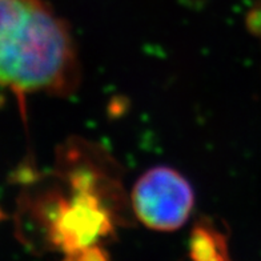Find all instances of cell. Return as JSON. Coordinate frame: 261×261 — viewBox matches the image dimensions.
<instances>
[{
	"instance_id": "cell-1",
	"label": "cell",
	"mask_w": 261,
	"mask_h": 261,
	"mask_svg": "<svg viewBox=\"0 0 261 261\" xmlns=\"http://www.w3.org/2000/svg\"><path fill=\"white\" fill-rule=\"evenodd\" d=\"M79 73L71 30L44 0H0V87L67 96Z\"/></svg>"
},
{
	"instance_id": "cell-2",
	"label": "cell",
	"mask_w": 261,
	"mask_h": 261,
	"mask_svg": "<svg viewBox=\"0 0 261 261\" xmlns=\"http://www.w3.org/2000/svg\"><path fill=\"white\" fill-rule=\"evenodd\" d=\"M132 210L145 227L171 232L188 220L195 193L188 180L169 167L148 169L132 189Z\"/></svg>"
},
{
	"instance_id": "cell-3",
	"label": "cell",
	"mask_w": 261,
	"mask_h": 261,
	"mask_svg": "<svg viewBox=\"0 0 261 261\" xmlns=\"http://www.w3.org/2000/svg\"><path fill=\"white\" fill-rule=\"evenodd\" d=\"M227 245L221 234L206 228L195 229L191 240V256L195 261H225Z\"/></svg>"
}]
</instances>
